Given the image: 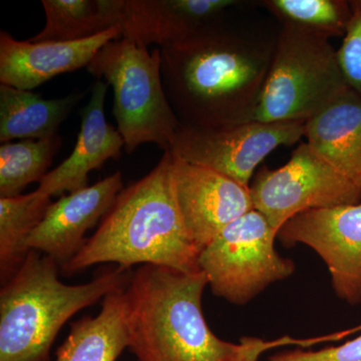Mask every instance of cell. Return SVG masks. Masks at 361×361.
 I'll return each mask as SVG.
<instances>
[{
	"label": "cell",
	"instance_id": "cell-1",
	"mask_svg": "<svg viewBox=\"0 0 361 361\" xmlns=\"http://www.w3.org/2000/svg\"><path fill=\"white\" fill-rule=\"evenodd\" d=\"M160 49L164 89L180 125L217 128L252 122L275 42L230 27L223 18Z\"/></svg>",
	"mask_w": 361,
	"mask_h": 361
},
{
	"label": "cell",
	"instance_id": "cell-2",
	"mask_svg": "<svg viewBox=\"0 0 361 361\" xmlns=\"http://www.w3.org/2000/svg\"><path fill=\"white\" fill-rule=\"evenodd\" d=\"M203 271L183 272L142 265L125 289L129 349L137 361H260L271 348L310 345L290 337L275 341H222L207 324L202 297L208 286Z\"/></svg>",
	"mask_w": 361,
	"mask_h": 361
},
{
	"label": "cell",
	"instance_id": "cell-3",
	"mask_svg": "<svg viewBox=\"0 0 361 361\" xmlns=\"http://www.w3.org/2000/svg\"><path fill=\"white\" fill-rule=\"evenodd\" d=\"M171 167L172 153L165 151L148 175L123 189L97 231L61 272L68 276L101 263L129 270L140 264L201 271L202 251L180 217Z\"/></svg>",
	"mask_w": 361,
	"mask_h": 361
},
{
	"label": "cell",
	"instance_id": "cell-4",
	"mask_svg": "<svg viewBox=\"0 0 361 361\" xmlns=\"http://www.w3.org/2000/svg\"><path fill=\"white\" fill-rule=\"evenodd\" d=\"M61 268L32 250L0 291V361H49L59 330L80 310L126 288L133 271L111 265L84 284L59 279Z\"/></svg>",
	"mask_w": 361,
	"mask_h": 361
},
{
	"label": "cell",
	"instance_id": "cell-5",
	"mask_svg": "<svg viewBox=\"0 0 361 361\" xmlns=\"http://www.w3.org/2000/svg\"><path fill=\"white\" fill-rule=\"evenodd\" d=\"M348 90L330 39L284 25L252 121L305 123Z\"/></svg>",
	"mask_w": 361,
	"mask_h": 361
},
{
	"label": "cell",
	"instance_id": "cell-6",
	"mask_svg": "<svg viewBox=\"0 0 361 361\" xmlns=\"http://www.w3.org/2000/svg\"><path fill=\"white\" fill-rule=\"evenodd\" d=\"M87 68L113 87L114 115L128 153L147 142L170 151L180 123L164 89L161 49L149 54L122 37L102 47Z\"/></svg>",
	"mask_w": 361,
	"mask_h": 361
},
{
	"label": "cell",
	"instance_id": "cell-7",
	"mask_svg": "<svg viewBox=\"0 0 361 361\" xmlns=\"http://www.w3.org/2000/svg\"><path fill=\"white\" fill-rule=\"evenodd\" d=\"M277 231L257 210L233 221L201 252L199 265L214 295L244 305L293 274L295 263L275 249Z\"/></svg>",
	"mask_w": 361,
	"mask_h": 361
},
{
	"label": "cell",
	"instance_id": "cell-8",
	"mask_svg": "<svg viewBox=\"0 0 361 361\" xmlns=\"http://www.w3.org/2000/svg\"><path fill=\"white\" fill-rule=\"evenodd\" d=\"M250 192L254 209L277 233L285 223L306 211L361 203L353 183L306 142L294 149L282 167L260 169L252 180Z\"/></svg>",
	"mask_w": 361,
	"mask_h": 361
},
{
	"label": "cell",
	"instance_id": "cell-9",
	"mask_svg": "<svg viewBox=\"0 0 361 361\" xmlns=\"http://www.w3.org/2000/svg\"><path fill=\"white\" fill-rule=\"evenodd\" d=\"M304 134L305 123L299 122L252 121L217 128L180 125L170 151L249 187L256 169L272 152L296 144Z\"/></svg>",
	"mask_w": 361,
	"mask_h": 361
},
{
	"label": "cell",
	"instance_id": "cell-10",
	"mask_svg": "<svg viewBox=\"0 0 361 361\" xmlns=\"http://www.w3.org/2000/svg\"><path fill=\"white\" fill-rule=\"evenodd\" d=\"M284 247H310L329 268L332 288L349 305L361 304V203L298 214L277 233Z\"/></svg>",
	"mask_w": 361,
	"mask_h": 361
},
{
	"label": "cell",
	"instance_id": "cell-11",
	"mask_svg": "<svg viewBox=\"0 0 361 361\" xmlns=\"http://www.w3.org/2000/svg\"><path fill=\"white\" fill-rule=\"evenodd\" d=\"M171 152V151H170ZM173 189L188 234L203 251L228 225L253 210L250 186L172 154Z\"/></svg>",
	"mask_w": 361,
	"mask_h": 361
},
{
	"label": "cell",
	"instance_id": "cell-12",
	"mask_svg": "<svg viewBox=\"0 0 361 361\" xmlns=\"http://www.w3.org/2000/svg\"><path fill=\"white\" fill-rule=\"evenodd\" d=\"M236 0H115L123 39L148 47L180 44L225 18Z\"/></svg>",
	"mask_w": 361,
	"mask_h": 361
},
{
	"label": "cell",
	"instance_id": "cell-13",
	"mask_svg": "<svg viewBox=\"0 0 361 361\" xmlns=\"http://www.w3.org/2000/svg\"><path fill=\"white\" fill-rule=\"evenodd\" d=\"M122 190V174L116 172L51 203L28 239L30 250L49 256L61 269L82 250L85 233L103 219Z\"/></svg>",
	"mask_w": 361,
	"mask_h": 361
},
{
	"label": "cell",
	"instance_id": "cell-14",
	"mask_svg": "<svg viewBox=\"0 0 361 361\" xmlns=\"http://www.w3.org/2000/svg\"><path fill=\"white\" fill-rule=\"evenodd\" d=\"M122 37L111 28L90 39L75 42H20L0 32V82L30 90L61 75L87 68L97 51Z\"/></svg>",
	"mask_w": 361,
	"mask_h": 361
},
{
	"label": "cell",
	"instance_id": "cell-15",
	"mask_svg": "<svg viewBox=\"0 0 361 361\" xmlns=\"http://www.w3.org/2000/svg\"><path fill=\"white\" fill-rule=\"evenodd\" d=\"M106 82L97 80L92 87L89 103L82 113V126L73 153L39 183L37 188L49 197L78 191L87 187L90 171L97 170L110 159L121 156L123 144L118 130L106 122L104 101Z\"/></svg>",
	"mask_w": 361,
	"mask_h": 361
},
{
	"label": "cell",
	"instance_id": "cell-16",
	"mask_svg": "<svg viewBox=\"0 0 361 361\" xmlns=\"http://www.w3.org/2000/svg\"><path fill=\"white\" fill-rule=\"evenodd\" d=\"M304 137L361 196V97L348 90L305 123Z\"/></svg>",
	"mask_w": 361,
	"mask_h": 361
},
{
	"label": "cell",
	"instance_id": "cell-17",
	"mask_svg": "<svg viewBox=\"0 0 361 361\" xmlns=\"http://www.w3.org/2000/svg\"><path fill=\"white\" fill-rule=\"evenodd\" d=\"M125 289L104 297L97 316L87 315L71 323L70 334L56 350L54 361H116L129 348Z\"/></svg>",
	"mask_w": 361,
	"mask_h": 361
},
{
	"label": "cell",
	"instance_id": "cell-18",
	"mask_svg": "<svg viewBox=\"0 0 361 361\" xmlns=\"http://www.w3.org/2000/svg\"><path fill=\"white\" fill-rule=\"evenodd\" d=\"M84 97L73 92L61 99H45L32 90L0 85V142L49 139Z\"/></svg>",
	"mask_w": 361,
	"mask_h": 361
},
{
	"label": "cell",
	"instance_id": "cell-19",
	"mask_svg": "<svg viewBox=\"0 0 361 361\" xmlns=\"http://www.w3.org/2000/svg\"><path fill=\"white\" fill-rule=\"evenodd\" d=\"M51 197L39 190L26 195L0 197V278L6 284L20 269L30 252L28 239L44 219Z\"/></svg>",
	"mask_w": 361,
	"mask_h": 361
},
{
	"label": "cell",
	"instance_id": "cell-20",
	"mask_svg": "<svg viewBox=\"0 0 361 361\" xmlns=\"http://www.w3.org/2000/svg\"><path fill=\"white\" fill-rule=\"evenodd\" d=\"M44 28L30 42H75L116 27L114 0H42Z\"/></svg>",
	"mask_w": 361,
	"mask_h": 361
},
{
	"label": "cell",
	"instance_id": "cell-21",
	"mask_svg": "<svg viewBox=\"0 0 361 361\" xmlns=\"http://www.w3.org/2000/svg\"><path fill=\"white\" fill-rule=\"evenodd\" d=\"M61 146L59 135L49 139L4 142L0 147V197L20 196L28 185L42 182Z\"/></svg>",
	"mask_w": 361,
	"mask_h": 361
},
{
	"label": "cell",
	"instance_id": "cell-22",
	"mask_svg": "<svg viewBox=\"0 0 361 361\" xmlns=\"http://www.w3.org/2000/svg\"><path fill=\"white\" fill-rule=\"evenodd\" d=\"M266 7L282 25H292L327 39L344 37L353 9L345 0H265Z\"/></svg>",
	"mask_w": 361,
	"mask_h": 361
},
{
	"label": "cell",
	"instance_id": "cell-23",
	"mask_svg": "<svg viewBox=\"0 0 361 361\" xmlns=\"http://www.w3.org/2000/svg\"><path fill=\"white\" fill-rule=\"evenodd\" d=\"M350 4L353 16L337 49V59L349 89L361 97V0H353Z\"/></svg>",
	"mask_w": 361,
	"mask_h": 361
},
{
	"label": "cell",
	"instance_id": "cell-24",
	"mask_svg": "<svg viewBox=\"0 0 361 361\" xmlns=\"http://www.w3.org/2000/svg\"><path fill=\"white\" fill-rule=\"evenodd\" d=\"M267 361H361V334L339 346L317 351L294 349L270 356Z\"/></svg>",
	"mask_w": 361,
	"mask_h": 361
}]
</instances>
